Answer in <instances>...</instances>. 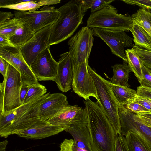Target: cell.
Segmentation results:
<instances>
[{
  "mask_svg": "<svg viewBox=\"0 0 151 151\" xmlns=\"http://www.w3.org/2000/svg\"><path fill=\"white\" fill-rule=\"evenodd\" d=\"M92 151H115L117 135L99 101H84Z\"/></svg>",
  "mask_w": 151,
  "mask_h": 151,
  "instance_id": "6da1fadb",
  "label": "cell"
},
{
  "mask_svg": "<svg viewBox=\"0 0 151 151\" xmlns=\"http://www.w3.org/2000/svg\"><path fill=\"white\" fill-rule=\"evenodd\" d=\"M59 17L52 25L48 45H56L71 37L82 24L85 13L78 0H72L58 9Z\"/></svg>",
  "mask_w": 151,
  "mask_h": 151,
  "instance_id": "7a4b0ae2",
  "label": "cell"
},
{
  "mask_svg": "<svg viewBox=\"0 0 151 151\" xmlns=\"http://www.w3.org/2000/svg\"><path fill=\"white\" fill-rule=\"evenodd\" d=\"M133 24L131 16L119 14L114 6L109 4L95 12L91 13L87 26L115 31H130Z\"/></svg>",
  "mask_w": 151,
  "mask_h": 151,
  "instance_id": "3957f363",
  "label": "cell"
},
{
  "mask_svg": "<svg viewBox=\"0 0 151 151\" xmlns=\"http://www.w3.org/2000/svg\"><path fill=\"white\" fill-rule=\"evenodd\" d=\"M88 67L95 83L98 100L114 131L117 135L121 134V126L118 112L119 105L111 89V81L105 80L99 75L88 64Z\"/></svg>",
  "mask_w": 151,
  "mask_h": 151,
  "instance_id": "277c9868",
  "label": "cell"
},
{
  "mask_svg": "<svg viewBox=\"0 0 151 151\" xmlns=\"http://www.w3.org/2000/svg\"><path fill=\"white\" fill-rule=\"evenodd\" d=\"M22 84L20 73L9 63L6 75L0 84V115L22 105L20 91Z\"/></svg>",
  "mask_w": 151,
  "mask_h": 151,
  "instance_id": "5b68a950",
  "label": "cell"
},
{
  "mask_svg": "<svg viewBox=\"0 0 151 151\" xmlns=\"http://www.w3.org/2000/svg\"><path fill=\"white\" fill-rule=\"evenodd\" d=\"M49 93L38 99L25 112L0 130V137H7L21 131L48 123L47 120L41 119L39 111L41 104Z\"/></svg>",
  "mask_w": 151,
  "mask_h": 151,
  "instance_id": "8992f818",
  "label": "cell"
},
{
  "mask_svg": "<svg viewBox=\"0 0 151 151\" xmlns=\"http://www.w3.org/2000/svg\"><path fill=\"white\" fill-rule=\"evenodd\" d=\"M93 36V29L86 26L82 27L68 41L73 66L85 61L88 63L94 41Z\"/></svg>",
  "mask_w": 151,
  "mask_h": 151,
  "instance_id": "52a82bcc",
  "label": "cell"
},
{
  "mask_svg": "<svg viewBox=\"0 0 151 151\" xmlns=\"http://www.w3.org/2000/svg\"><path fill=\"white\" fill-rule=\"evenodd\" d=\"M15 17L27 23L35 33L52 25L58 19L59 13L53 6H44L40 10L34 11H15Z\"/></svg>",
  "mask_w": 151,
  "mask_h": 151,
  "instance_id": "ba28073f",
  "label": "cell"
},
{
  "mask_svg": "<svg viewBox=\"0 0 151 151\" xmlns=\"http://www.w3.org/2000/svg\"><path fill=\"white\" fill-rule=\"evenodd\" d=\"M93 35L100 38L110 48L112 53L127 63L124 48L133 47L132 38L123 31L111 30L94 28Z\"/></svg>",
  "mask_w": 151,
  "mask_h": 151,
  "instance_id": "9c48e42d",
  "label": "cell"
},
{
  "mask_svg": "<svg viewBox=\"0 0 151 151\" xmlns=\"http://www.w3.org/2000/svg\"><path fill=\"white\" fill-rule=\"evenodd\" d=\"M86 61L73 66V78L72 88L79 96L86 100L90 97L99 100L93 77L88 67Z\"/></svg>",
  "mask_w": 151,
  "mask_h": 151,
  "instance_id": "30bf717a",
  "label": "cell"
},
{
  "mask_svg": "<svg viewBox=\"0 0 151 151\" xmlns=\"http://www.w3.org/2000/svg\"><path fill=\"white\" fill-rule=\"evenodd\" d=\"M0 57L20 73L22 84L30 86L39 83L30 67L24 60L20 48L9 46L0 47Z\"/></svg>",
  "mask_w": 151,
  "mask_h": 151,
  "instance_id": "8fae6325",
  "label": "cell"
},
{
  "mask_svg": "<svg viewBox=\"0 0 151 151\" xmlns=\"http://www.w3.org/2000/svg\"><path fill=\"white\" fill-rule=\"evenodd\" d=\"M52 124L61 127L64 131L72 125L87 126V119L85 108L70 104L61 109L47 120Z\"/></svg>",
  "mask_w": 151,
  "mask_h": 151,
  "instance_id": "7c38bea8",
  "label": "cell"
},
{
  "mask_svg": "<svg viewBox=\"0 0 151 151\" xmlns=\"http://www.w3.org/2000/svg\"><path fill=\"white\" fill-rule=\"evenodd\" d=\"M118 112L122 135L129 131L134 132L151 144V127L145 124L137 114L122 105H119Z\"/></svg>",
  "mask_w": 151,
  "mask_h": 151,
  "instance_id": "4fadbf2b",
  "label": "cell"
},
{
  "mask_svg": "<svg viewBox=\"0 0 151 151\" xmlns=\"http://www.w3.org/2000/svg\"><path fill=\"white\" fill-rule=\"evenodd\" d=\"M50 47L40 53L30 66L38 81H54L57 76L58 63L52 57Z\"/></svg>",
  "mask_w": 151,
  "mask_h": 151,
  "instance_id": "5bb4252c",
  "label": "cell"
},
{
  "mask_svg": "<svg viewBox=\"0 0 151 151\" xmlns=\"http://www.w3.org/2000/svg\"><path fill=\"white\" fill-rule=\"evenodd\" d=\"M52 25L36 32L32 37L20 48L24 60L29 66L38 55L49 46Z\"/></svg>",
  "mask_w": 151,
  "mask_h": 151,
  "instance_id": "9a60e30c",
  "label": "cell"
},
{
  "mask_svg": "<svg viewBox=\"0 0 151 151\" xmlns=\"http://www.w3.org/2000/svg\"><path fill=\"white\" fill-rule=\"evenodd\" d=\"M60 56L58 62L57 74L54 81L60 90L66 92L72 87L73 64L69 52L61 54Z\"/></svg>",
  "mask_w": 151,
  "mask_h": 151,
  "instance_id": "2e32d148",
  "label": "cell"
},
{
  "mask_svg": "<svg viewBox=\"0 0 151 151\" xmlns=\"http://www.w3.org/2000/svg\"><path fill=\"white\" fill-rule=\"evenodd\" d=\"M68 105L67 98L64 94L60 93H49L40 106L39 116L42 120L47 121Z\"/></svg>",
  "mask_w": 151,
  "mask_h": 151,
  "instance_id": "e0dca14e",
  "label": "cell"
},
{
  "mask_svg": "<svg viewBox=\"0 0 151 151\" xmlns=\"http://www.w3.org/2000/svg\"><path fill=\"white\" fill-rule=\"evenodd\" d=\"M64 131L61 127L48 123L21 131L16 134L21 137L37 139L57 134Z\"/></svg>",
  "mask_w": 151,
  "mask_h": 151,
  "instance_id": "ac0fdd59",
  "label": "cell"
},
{
  "mask_svg": "<svg viewBox=\"0 0 151 151\" xmlns=\"http://www.w3.org/2000/svg\"><path fill=\"white\" fill-rule=\"evenodd\" d=\"M65 131L73 137L76 144L79 147L86 151H92L90 134L87 126L72 125L67 127Z\"/></svg>",
  "mask_w": 151,
  "mask_h": 151,
  "instance_id": "d6986e66",
  "label": "cell"
},
{
  "mask_svg": "<svg viewBox=\"0 0 151 151\" xmlns=\"http://www.w3.org/2000/svg\"><path fill=\"white\" fill-rule=\"evenodd\" d=\"M35 33L28 24L22 21L9 40L15 47L20 48L32 37Z\"/></svg>",
  "mask_w": 151,
  "mask_h": 151,
  "instance_id": "ffe728a7",
  "label": "cell"
},
{
  "mask_svg": "<svg viewBox=\"0 0 151 151\" xmlns=\"http://www.w3.org/2000/svg\"><path fill=\"white\" fill-rule=\"evenodd\" d=\"M123 136L130 151H151V144L136 132L129 131Z\"/></svg>",
  "mask_w": 151,
  "mask_h": 151,
  "instance_id": "44dd1931",
  "label": "cell"
},
{
  "mask_svg": "<svg viewBox=\"0 0 151 151\" xmlns=\"http://www.w3.org/2000/svg\"><path fill=\"white\" fill-rule=\"evenodd\" d=\"M113 75L110 78L111 83L113 84L130 87L128 84V79L130 69L124 62L122 64H116L111 66Z\"/></svg>",
  "mask_w": 151,
  "mask_h": 151,
  "instance_id": "7402d4cb",
  "label": "cell"
},
{
  "mask_svg": "<svg viewBox=\"0 0 151 151\" xmlns=\"http://www.w3.org/2000/svg\"><path fill=\"white\" fill-rule=\"evenodd\" d=\"M56 0H24L17 4L0 6L1 8H4L16 10L19 11H34L41 6H48L56 4Z\"/></svg>",
  "mask_w": 151,
  "mask_h": 151,
  "instance_id": "603a6c76",
  "label": "cell"
},
{
  "mask_svg": "<svg viewBox=\"0 0 151 151\" xmlns=\"http://www.w3.org/2000/svg\"><path fill=\"white\" fill-rule=\"evenodd\" d=\"M110 87L118 105H125L134 101L137 96V91L129 87L110 83Z\"/></svg>",
  "mask_w": 151,
  "mask_h": 151,
  "instance_id": "cb8c5ba5",
  "label": "cell"
},
{
  "mask_svg": "<svg viewBox=\"0 0 151 151\" xmlns=\"http://www.w3.org/2000/svg\"><path fill=\"white\" fill-rule=\"evenodd\" d=\"M133 35L134 45L151 51V37L138 25L133 24L130 30Z\"/></svg>",
  "mask_w": 151,
  "mask_h": 151,
  "instance_id": "d4e9b609",
  "label": "cell"
},
{
  "mask_svg": "<svg viewBox=\"0 0 151 151\" xmlns=\"http://www.w3.org/2000/svg\"><path fill=\"white\" fill-rule=\"evenodd\" d=\"M131 17L133 23L141 27L151 37V10L140 8Z\"/></svg>",
  "mask_w": 151,
  "mask_h": 151,
  "instance_id": "484cf974",
  "label": "cell"
},
{
  "mask_svg": "<svg viewBox=\"0 0 151 151\" xmlns=\"http://www.w3.org/2000/svg\"><path fill=\"white\" fill-rule=\"evenodd\" d=\"M37 99L27 103L22 104L19 107L3 114L0 115V130L6 127L18 116L25 112Z\"/></svg>",
  "mask_w": 151,
  "mask_h": 151,
  "instance_id": "4316f807",
  "label": "cell"
},
{
  "mask_svg": "<svg viewBox=\"0 0 151 151\" xmlns=\"http://www.w3.org/2000/svg\"><path fill=\"white\" fill-rule=\"evenodd\" d=\"M127 63L131 71L134 73L139 81L142 78V63L140 58L132 48L125 50Z\"/></svg>",
  "mask_w": 151,
  "mask_h": 151,
  "instance_id": "83f0119b",
  "label": "cell"
},
{
  "mask_svg": "<svg viewBox=\"0 0 151 151\" xmlns=\"http://www.w3.org/2000/svg\"><path fill=\"white\" fill-rule=\"evenodd\" d=\"M114 0H79L82 11L85 13L90 9L91 13L99 10L110 4Z\"/></svg>",
  "mask_w": 151,
  "mask_h": 151,
  "instance_id": "f1b7e54d",
  "label": "cell"
},
{
  "mask_svg": "<svg viewBox=\"0 0 151 151\" xmlns=\"http://www.w3.org/2000/svg\"><path fill=\"white\" fill-rule=\"evenodd\" d=\"M22 21L18 18H13L0 24V35L9 39L14 34Z\"/></svg>",
  "mask_w": 151,
  "mask_h": 151,
  "instance_id": "f546056e",
  "label": "cell"
},
{
  "mask_svg": "<svg viewBox=\"0 0 151 151\" xmlns=\"http://www.w3.org/2000/svg\"><path fill=\"white\" fill-rule=\"evenodd\" d=\"M46 92V87L39 83L31 86L22 104L29 102L42 97L45 95Z\"/></svg>",
  "mask_w": 151,
  "mask_h": 151,
  "instance_id": "4dcf8cb0",
  "label": "cell"
},
{
  "mask_svg": "<svg viewBox=\"0 0 151 151\" xmlns=\"http://www.w3.org/2000/svg\"><path fill=\"white\" fill-rule=\"evenodd\" d=\"M139 56L142 63L151 70V51L134 45L132 47Z\"/></svg>",
  "mask_w": 151,
  "mask_h": 151,
  "instance_id": "1f68e13d",
  "label": "cell"
},
{
  "mask_svg": "<svg viewBox=\"0 0 151 151\" xmlns=\"http://www.w3.org/2000/svg\"><path fill=\"white\" fill-rule=\"evenodd\" d=\"M60 151H86L79 147L72 139H65L60 145Z\"/></svg>",
  "mask_w": 151,
  "mask_h": 151,
  "instance_id": "d6a6232c",
  "label": "cell"
},
{
  "mask_svg": "<svg viewBox=\"0 0 151 151\" xmlns=\"http://www.w3.org/2000/svg\"><path fill=\"white\" fill-rule=\"evenodd\" d=\"M142 78L139 81L140 86L151 88V70L145 67L142 63Z\"/></svg>",
  "mask_w": 151,
  "mask_h": 151,
  "instance_id": "836d02e7",
  "label": "cell"
},
{
  "mask_svg": "<svg viewBox=\"0 0 151 151\" xmlns=\"http://www.w3.org/2000/svg\"><path fill=\"white\" fill-rule=\"evenodd\" d=\"M124 106L128 109L137 114L141 113L150 112L149 110L137 103L134 100Z\"/></svg>",
  "mask_w": 151,
  "mask_h": 151,
  "instance_id": "e575fe53",
  "label": "cell"
},
{
  "mask_svg": "<svg viewBox=\"0 0 151 151\" xmlns=\"http://www.w3.org/2000/svg\"><path fill=\"white\" fill-rule=\"evenodd\" d=\"M115 151H130L125 137L122 134L117 135L115 142Z\"/></svg>",
  "mask_w": 151,
  "mask_h": 151,
  "instance_id": "d590c367",
  "label": "cell"
},
{
  "mask_svg": "<svg viewBox=\"0 0 151 151\" xmlns=\"http://www.w3.org/2000/svg\"><path fill=\"white\" fill-rule=\"evenodd\" d=\"M122 1L128 4L136 5L142 8L151 10V0H122Z\"/></svg>",
  "mask_w": 151,
  "mask_h": 151,
  "instance_id": "8d00e7d4",
  "label": "cell"
},
{
  "mask_svg": "<svg viewBox=\"0 0 151 151\" xmlns=\"http://www.w3.org/2000/svg\"><path fill=\"white\" fill-rule=\"evenodd\" d=\"M136 91L138 96L151 100V88L140 86Z\"/></svg>",
  "mask_w": 151,
  "mask_h": 151,
  "instance_id": "74e56055",
  "label": "cell"
},
{
  "mask_svg": "<svg viewBox=\"0 0 151 151\" xmlns=\"http://www.w3.org/2000/svg\"><path fill=\"white\" fill-rule=\"evenodd\" d=\"M135 101L144 106L151 112V100L145 98L141 97L137 95L136 97Z\"/></svg>",
  "mask_w": 151,
  "mask_h": 151,
  "instance_id": "f35d334b",
  "label": "cell"
},
{
  "mask_svg": "<svg viewBox=\"0 0 151 151\" xmlns=\"http://www.w3.org/2000/svg\"><path fill=\"white\" fill-rule=\"evenodd\" d=\"M9 63L0 57V72L4 78L6 73Z\"/></svg>",
  "mask_w": 151,
  "mask_h": 151,
  "instance_id": "ab89813d",
  "label": "cell"
},
{
  "mask_svg": "<svg viewBox=\"0 0 151 151\" xmlns=\"http://www.w3.org/2000/svg\"><path fill=\"white\" fill-rule=\"evenodd\" d=\"M14 15L10 12H0V24L13 18Z\"/></svg>",
  "mask_w": 151,
  "mask_h": 151,
  "instance_id": "60d3db41",
  "label": "cell"
},
{
  "mask_svg": "<svg viewBox=\"0 0 151 151\" xmlns=\"http://www.w3.org/2000/svg\"><path fill=\"white\" fill-rule=\"evenodd\" d=\"M30 86L22 84L20 91V99L22 105V104Z\"/></svg>",
  "mask_w": 151,
  "mask_h": 151,
  "instance_id": "b9f144b4",
  "label": "cell"
},
{
  "mask_svg": "<svg viewBox=\"0 0 151 151\" xmlns=\"http://www.w3.org/2000/svg\"><path fill=\"white\" fill-rule=\"evenodd\" d=\"M7 46L14 47L10 42L9 38L0 35V47Z\"/></svg>",
  "mask_w": 151,
  "mask_h": 151,
  "instance_id": "7bdbcfd3",
  "label": "cell"
},
{
  "mask_svg": "<svg viewBox=\"0 0 151 151\" xmlns=\"http://www.w3.org/2000/svg\"><path fill=\"white\" fill-rule=\"evenodd\" d=\"M138 115L140 119L145 124L149 127H151V119Z\"/></svg>",
  "mask_w": 151,
  "mask_h": 151,
  "instance_id": "ee69618b",
  "label": "cell"
},
{
  "mask_svg": "<svg viewBox=\"0 0 151 151\" xmlns=\"http://www.w3.org/2000/svg\"><path fill=\"white\" fill-rule=\"evenodd\" d=\"M8 141L4 140L0 143V151H5L6 147L8 144Z\"/></svg>",
  "mask_w": 151,
  "mask_h": 151,
  "instance_id": "f6af8a7d",
  "label": "cell"
},
{
  "mask_svg": "<svg viewBox=\"0 0 151 151\" xmlns=\"http://www.w3.org/2000/svg\"><path fill=\"white\" fill-rule=\"evenodd\" d=\"M139 115L151 119V112L141 113L138 114Z\"/></svg>",
  "mask_w": 151,
  "mask_h": 151,
  "instance_id": "bcb514c9",
  "label": "cell"
},
{
  "mask_svg": "<svg viewBox=\"0 0 151 151\" xmlns=\"http://www.w3.org/2000/svg\"><path fill=\"white\" fill-rule=\"evenodd\" d=\"M24 151V150H17V151Z\"/></svg>",
  "mask_w": 151,
  "mask_h": 151,
  "instance_id": "7dc6e473",
  "label": "cell"
}]
</instances>
